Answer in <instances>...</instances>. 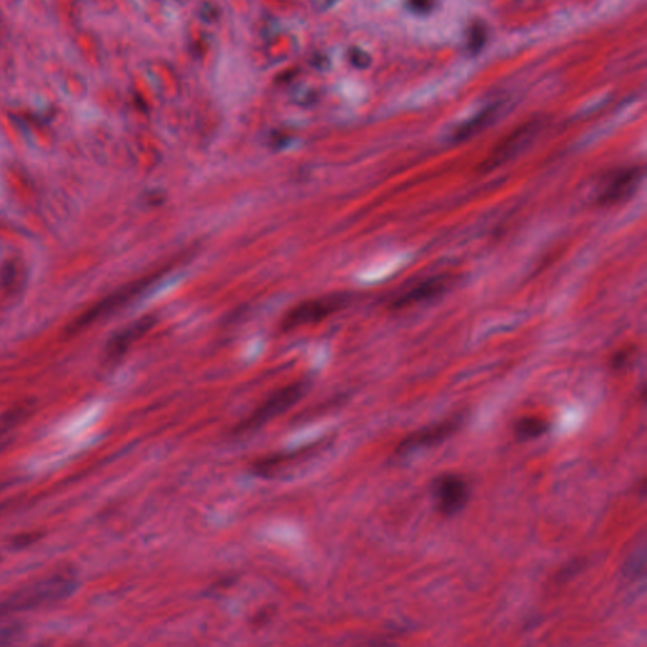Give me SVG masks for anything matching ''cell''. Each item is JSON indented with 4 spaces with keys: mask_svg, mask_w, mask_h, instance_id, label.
Returning a JSON list of instances; mask_svg holds the SVG:
<instances>
[{
    "mask_svg": "<svg viewBox=\"0 0 647 647\" xmlns=\"http://www.w3.org/2000/svg\"><path fill=\"white\" fill-rule=\"evenodd\" d=\"M448 288V280L445 277H429V279L424 280L416 283L408 291L403 292L400 295L396 300L393 301V307L396 310L408 309V307L416 306L427 303V301L434 300V298H439L443 295Z\"/></svg>",
    "mask_w": 647,
    "mask_h": 647,
    "instance_id": "10",
    "label": "cell"
},
{
    "mask_svg": "<svg viewBox=\"0 0 647 647\" xmlns=\"http://www.w3.org/2000/svg\"><path fill=\"white\" fill-rule=\"evenodd\" d=\"M75 588V581L70 574L54 575L18 591L11 599L0 603V616L26 611L35 607L47 605L69 596Z\"/></svg>",
    "mask_w": 647,
    "mask_h": 647,
    "instance_id": "1",
    "label": "cell"
},
{
    "mask_svg": "<svg viewBox=\"0 0 647 647\" xmlns=\"http://www.w3.org/2000/svg\"><path fill=\"white\" fill-rule=\"evenodd\" d=\"M487 39V32L485 26L479 22H476L470 30V37H468V48L473 54L480 51V48L485 45Z\"/></svg>",
    "mask_w": 647,
    "mask_h": 647,
    "instance_id": "14",
    "label": "cell"
},
{
    "mask_svg": "<svg viewBox=\"0 0 647 647\" xmlns=\"http://www.w3.org/2000/svg\"><path fill=\"white\" fill-rule=\"evenodd\" d=\"M409 8L418 14H427L436 7V0H408Z\"/></svg>",
    "mask_w": 647,
    "mask_h": 647,
    "instance_id": "15",
    "label": "cell"
},
{
    "mask_svg": "<svg viewBox=\"0 0 647 647\" xmlns=\"http://www.w3.org/2000/svg\"><path fill=\"white\" fill-rule=\"evenodd\" d=\"M538 123H530L523 127L514 131L513 134L508 135L506 140L502 141L497 147L493 150L491 155L487 157L485 162L480 163V169L483 172L492 171V169L500 168L504 163H507L513 157L519 155L532 138L538 134Z\"/></svg>",
    "mask_w": 647,
    "mask_h": 647,
    "instance_id": "7",
    "label": "cell"
},
{
    "mask_svg": "<svg viewBox=\"0 0 647 647\" xmlns=\"http://www.w3.org/2000/svg\"><path fill=\"white\" fill-rule=\"evenodd\" d=\"M348 56H349L350 63H352L354 66L359 67V69H365V67L371 64V57L360 48L350 49Z\"/></svg>",
    "mask_w": 647,
    "mask_h": 647,
    "instance_id": "16",
    "label": "cell"
},
{
    "mask_svg": "<svg viewBox=\"0 0 647 647\" xmlns=\"http://www.w3.org/2000/svg\"><path fill=\"white\" fill-rule=\"evenodd\" d=\"M550 429V424L544 418L529 416L520 418L514 424V436L520 440H532L545 436Z\"/></svg>",
    "mask_w": 647,
    "mask_h": 647,
    "instance_id": "13",
    "label": "cell"
},
{
    "mask_svg": "<svg viewBox=\"0 0 647 647\" xmlns=\"http://www.w3.org/2000/svg\"><path fill=\"white\" fill-rule=\"evenodd\" d=\"M643 177L641 166H628L616 169L600 186L597 202L600 206H613L627 202L639 189Z\"/></svg>",
    "mask_w": 647,
    "mask_h": 647,
    "instance_id": "4",
    "label": "cell"
},
{
    "mask_svg": "<svg viewBox=\"0 0 647 647\" xmlns=\"http://www.w3.org/2000/svg\"><path fill=\"white\" fill-rule=\"evenodd\" d=\"M322 446V442H317L311 444L309 446H305V448L298 449V451L279 453V454L261 458L260 461L254 462V463L252 464V471H254L257 477L276 476L280 471L289 468V464L298 463V462L309 458L310 454H316Z\"/></svg>",
    "mask_w": 647,
    "mask_h": 647,
    "instance_id": "9",
    "label": "cell"
},
{
    "mask_svg": "<svg viewBox=\"0 0 647 647\" xmlns=\"http://www.w3.org/2000/svg\"><path fill=\"white\" fill-rule=\"evenodd\" d=\"M307 388H309V382L298 381L289 384V386L276 391L275 393L268 397L266 401L262 402L261 406H258L248 418L237 424V427L232 431L233 436H240L260 430L268 422L272 421L277 416L282 415L283 412L291 409L295 403L300 401L304 394L306 393Z\"/></svg>",
    "mask_w": 647,
    "mask_h": 647,
    "instance_id": "2",
    "label": "cell"
},
{
    "mask_svg": "<svg viewBox=\"0 0 647 647\" xmlns=\"http://www.w3.org/2000/svg\"><path fill=\"white\" fill-rule=\"evenodd\" d=\"M151 322L150 317H143V319L138 320L125 328V331L120 332L116 337L109 341L107 347V356L109 359H118L123 354L127 352L131 344L138 338L142 337L150 328Z\"/></svg>",
    "mask_w": 647,
    "mask_h": 647,
    "instance_id": "11",
    "label": "cell"
},
{
    "mask_svg": "<svg viewBox=\"0 0 647 647\" xmlns=\"http://www.w3.org/2000/svg\"><path fill=\"white\" fill-rule=\"evenodd\" d=\"M437 510L443 516L452 517L461 513L470 500V486L462 477L444 474L431 486Z\"/></svg>",
    "mask_w": 647,
    "mask_h": 647,
    "instance_id": "5",
    "label": "cell"
},
{
    "mask_svg": "<svg viewBox=\"0 0 647 647\" xmlns=\"http://www.w3.org/2000/svg\"><path fill=\"white\" fill-rule=\"evenodd\" d=\"M166 272H168V270H163L161 272H156L153 273V275L143 277V279L138 280V281L134 283H129L125 288L120 289L118 291L114 292V294L108 296V298L101 300L100 303L95 304L94 306L91 307V310L85 311L82 315H80L75 322L71 324L69 332H75L82 331V329L88 328L91 324H94L98 322V320L103 319V317L114 313V311L119 309L120 306L131 301L135 296L143 292L144 289L152 286L153 283H155L160 277L165 275Z\"/></svg>",
    "mask_w": 647,
    "mask_h": 647,
    "instance_id": "3",
    "label": "cell"
},
{
    "mask_svg": "<svg viewBox=\"0 0 647 647\" xmlns=\"http://www.w3.org/2000/svg\"><path fill=\"white\" fill-rule=\"evenodd\" d=\"M462 420L459 418H451L439 422V424L433 425V427H425L411 434V436L403 439L399 444L397 448V454L406 455L410 453L422 451V449L431 448V446L437 445V444L443 443L444 440L448 439L452 436L461 427Z\"/></svg>",
    "mask_w": 647,
    "mask_h": 647,
    "instance_id": "8",
    "label": "cell"
},
{
    "mask_svg": "<svg viewBox=\"0 0 647 647\" xmlns=\"http://www.w3.org/2000/svg\"><path fill=\"white\" fill-rule=\"evenodd\" d=\"M497 106L486 108L482 112L474 116L473 118L468 119L463 125H459L451 135L453 143H461V142L470 140L474 134H479L483 128H486L495 119V116H497Z\"/></svg>",
    "mask_w": 647,
    "mask_h": 647,
    "instance_id": "12",
    "label": "cell"
},
{
    "mask_svg": "<svg viewBox=\"0 0 647 647\" xmlns=\"http://www.w3.org/2000/svg\"><path fill=\"white\" fill-rule=\"evenodd\" d=\"M345 298L341 296L334 298H315V300L305 301L289 311L288 316L283 320V328L292 329L296 326L307 325L320 322L325 317L331 316L335 311L344 306Z\"/></svg>",
    "mask_w": 647,
    "mask_h": 647,
    "instance_id": "6",
    "label": "cell"
}]
</instances>
